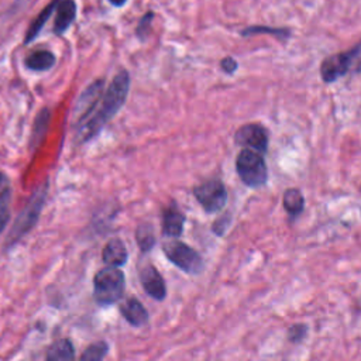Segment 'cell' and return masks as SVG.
I'll return each mask as SVG.
<instances>
[{"label":"cell","instance_id":"obj_1","mask_svg":"<svg viewBox=\"0 0 361 361\" xmlns=\"http://www.w3.org/2000/svg\"><path fill=\"white\" fill-rule=\"evenodd\" d=\"M128 92L130 75L126 69H121L104 89L93 111L85 120L75 124V141L83 144L93 140L124 106Z\"/></svg>","mask_w":361,"mask_h":361},{"label":"cell","instance_id":"obj_2","mask_svg":"<svg viewBox=\"0 0 361 361\" xmlns=\"http://www.w3.org/2000/svg\"><path fill=\"white\" fill-rule=\"evenodd\" d=\"M48 188H49V180L45 179L32 190L25 206L23 207V210L18 213L14 223L11 224V228L6 237V248L14 247L37 224L39 214L42 212V207L47 202Z\"/></svg>","mask_w":361,"mask_h":361},{"label":"cell","instance_id":"obj_3","mask_svg":"<svg viewBox=\"0 0 361 361\" xmlns=\"http://www.w3.org/2000/svg\"><path fill=\"white\" fill-rule=\"evenodd\" d=\"M348 73H361V39L347 51L329 55L320 63L324 83H333Z\"/></svg>","mask_w":361,"mask_h":361},{"label":"cell","instance_id":"obj_4","mask_svg":"<svg viewBox=\"0 0 361 361\" xmlns=\"http://www.w3.org/2000/svg\"><path fill=\"white\" fill-rule=\"evenodd\" d=\"M126 288L124 272L118 267H109L99 269L93 276V298L102 306L117 303Z\"/></svg>","mask_w":361,"mask_h":361},{"label":"cell","instance_id":"obj_5","mask_svg":"<svg viewBox=\"0 0 361 361\" xmlns=\"http://www.w3.org/2000/svg\"><path fill=\"white\" fill-rule=\"evenodd\" d=\"M235 172L238 179L250 189H259L268 182V166L262 154L241 148L235 157Z\"/></svg>","mask_w":361,"mask_h":361},{"label":"cell","instance_id":"obj_6","mask_svg":"<svg viewBox=\"0 0 361 361\" xmlns=\"http://www.w3.org/2000/svg\"><path fill=\"white\" fill-rule=\"evenodd\" d=\"M162 252L172 265L190 276H197L204 269V259L200 252L178 238L165 240Z\"/></svg>","mask_w":361,"mask_h":361},{"label":"cell","instance_id":"obj_7","mask_svg":"<svg viewBox=\"0 0 361 361\" xmlns=\"http://www.w3.org/2000/svg\"><path fill=\"white\" fill-rule=\"evenodd\" d=\"M192 195L195 200L200 204L203 212L207 214L223 212L228 200L227 188L224 182L217 176L207 178L196 183L192 188Z\"/></svg>","mask_w":361,"mask_h":361},{"label":"cell","instance_id":"obj_8","mask_svg":"<svg viewBox=\"0 0 361 361\" xmlns=\"http://www.w3.org/2000/svg\"><path fill=\"white\" fill-rule=\"evenodd\" d=\"M234 142L241 148H248L259 154H267L269 134L267 127L259 123H247L240 126L234 133Z\"/></svg>","mask_w":361,"mask_h":361},{"label":"cell","instance_id":"obj_9","mask_svg":"<svg viewBox=\"0 0 361 361\" xmlns=\"http://www.w3.org/2000/svg\"><path fill=\"white\" fill-rule=\"evenodd\" d=\"M186 214L179 207L176 200L171 199L161 209V233L166 238H179L183 234Z\"/></svg>","mask_w":361,"mask_h":361},{"label":"cell","instance_id":"obj_10","mask_svg":"<svg viewBox=\"0 0 361 361\" xmlns=\"http://www.w3.org/2000/svg\"><path fill=\"white\" fill-rule=\"evenodd\" d=\"M138 278L144 292L157 302H162L166 298V283L161 272L151 262L144 264L138 271Z\"/></svg>","mask_w":361,"mask_h":361},{"label":"cell","instance_id":"obj_11","mask_svg":"<svg viewBox=\"0 0 361 361\" xmlns=\"http://www.w3.org/2000/svg\"><path fill=\"white\" fill-rule=\"evenodd\" d=\"M104 89H106L104 82L102 79H97V80L92 82L89 86H86V89L79 96L76 107H75V116H76L75 124L85 120L93 111V109L99 103Z\"/></svg>","mask_w":361,"mask_h":361},{"label":"cell","instance_id":"obj_12","mask_svg":"<svg viewBox=\"0 0 361 361\" xmlns=\"http://www.w3.org/2000/svg\"><path fill=\"white\" fill-rule=\"evenodd\" d=\"M120 314L133 327H142L149 320V313L145 306L135 298L130 296L120 305Z\"/></svg>","mask_w":361,"mask_h":361},{"label":"cell","instance_id":"obj_13","mask_svg":"<svg viewBox=\"0 0 361 361\" xmlns=\"http://www.w3.org/2000/svg\"><path fill=\"white\" fill-rule=\"evenodd\" d=\"M102 259L109 267H123L128 259V251L124 241L118 237L109 240L102 250Z\"/></svg>","mask_w":361,"mask_h":361},{"label":"cell","instance_id":"obj_14","mask_svg":"<svg viewBox=\"0 0 361 361\" xmlns=\"http://www.w3.org/2000/svg\"><path fill=\"white\" fill-rule=\"evenodd\" d=\"M305 196L299 188L293 186L285 189L282 195V207L290 223L302 216V213L305 212Z\"/></svg>","mask_w":361,"mask_h":361},{"label":"cell","instance_id":"obj_15","mask_svg":"<svg viewBox=\"0 0 361 361\" xmlns=\"http://www.w3.org/2000/svg\"><path fill=\"white\" fill-rule=\"evenodd\" d=\"M54 32L62 35L76 18V3L73 0H61L56 7Z\"/></svg>","mask_w":361,"mask_h":361},{"label":"cell","instance_id":"obj_16","mask_svg":"<svg viewBox=\"0 0 361 361\" xmlns=\"http://www.w3.org/2000/svg\"><path fill=\"white\" fill-rule=\"evenodd\" d=\"M55 62H56V56L54 55V52H51L48 49L32 51L24 59L25 68L30 71H34V72L49 71L55 65Z\"/></svg>","mask_w":361,"mask_h":361},{"label":"cell","instance_id":"obj_17","mask_svg":"<svg viewBox=\"0 0 361 361\" xmlns=\"http://www.w3.org/2000/svg\"><path fill=\"white\" fill-rule=\"evenodd\" d=\"M45 361H75V347L69 338H59L47 348Z\"/></svg>","mask_w":361,"mask_h":361},{"label":"cell","instance_id":"obj_18","mask_svg":"<svg viewBox=\"0 0 361 361\" xmlns=\"http://www.w3.org/2000/svg\"><path fill=\"white\" fill-rule=\"evenodd\" d=\"M137 245L142 254H148L157 244V235L155 228L149 221H141L135 227L134 233Z\"/></svg>","mask_w":361,"mask_h":361},{"label":"cell","instance_id":"obj_19","mask_svg":"<svg viewBox=\"0 0 361 361\" xmlns=\"http://www.w3.org/2000/svg\"><path fill=\"white\" fill-rule=\"evenodd\" d=\"M49 120H51V113H49V109L44 107L38 111V114L35 116L34 118V126H32V133H31V140H30V147L31 149H37L45 134H47V130H48V126H49Z\"/></svg>","mask_w":361,"mask_h":361},{"label":"cell","instance_id":"obj_20","mask_svg":"<svg viewBox=\"0 0 361 361\" xmlns=\"http://www.w3.org/2000/svg\"><path fill=\"white\" fill-rule=\"evenodd\" d=\"M59 1H61V0H52V1L38 14V17L30 24V27H28V30H27V34H25V38H24V42H25V44H30L31 41H34V39L38 37L39 31L42 30V27L45 25V23H47L48 18L51 17V14L56 10Z\"/></svg>","mask_w":361,"mask_h":361},{"label":"cell","instance_id":"obj_21","mask_svg":"<svg viewBox=\"0 0 361 361\" xmlns=\"http://www.w3.org/2000/svg\"><path fill=\"white\" fill-rule=\"evenodd\" d=\"M243 37H251V35H272L278 38L279 41H286L290 37V31L283 27H265V25H250L240 32Z\"/></svg>","mask_w":361,"mask_h":361},{"label":"cell","instance_id":"obj_22","mask_svg":"<svg viewBox=\"0 0 361 361\" xmlns=\"http://www.w3.org/2000/svg\"><path fill=\"white\" fill-rule=\"evenodd\" d=\"M109 353V344L103 340L96 341L85 348L79 361H104V357Z\"/></svg>","mask_w":361,"mask_h":361},{"label":"cell","instance_id":"obj_23","mask_svg":"<svg viewBox=\"0 0 361 361\" xmlns=\"http://www.w3.org/2000/svg\"><path fill=\"white\" fill-rule=\"evenodd\" d=\"M233 223V214L230 210H223L220 212V216L216 217L212 223V233L216 237H224L226 233L228 231V228L231 227Z\"/></svg>","mask_w":361,"mask_h":361},{"label":"cell","instance_id":"obj_24","mask_svg":"<svg viewBox=\"0 0 361 361\" xmlns=\"http://www.w3.org/2000/svg\"><path fill=\"white\" fill-rule=\"evenodd\" d=\"M309 334V326L306 323H293L288 327L286 338L290 344H300Z\"/></svg>","mask_w":361,"mask_h":361},{"label":"cell","instance_id":"obj_25","mask_svg":"<svg viewBox=\"0 0 361 361\" xmlns=\"http://www.w3.org/2000/svg\"><path fill=\"white\" fill-rule=\"evenodd\" d=\"M10 202H11V189L0 193V233L6 228L10 220Z\"/></svg>","mask_w":361,"mask_h":361},{"label":"cell","instance_id":"obj_26","mask_svg":"<svg viewBox=\"0 0 361 361\" xmlns=\"http://www.w3.org/2000/svg\"><path fill=\"white\" fill-rule=\"evenodd\" d=\"M154 11H147L141 20L138 21L137 27H135V35L144 41L148 35H149V31H151V25H152V20H154Z\"/></svg>","mask_w":361,"mask_h":361},{"label":"cell","instance_id":"obj_27","mask_svg":"<svg viewBox=\"0 0 361 361\" xmlns=\"http://www.w3.org/2000/svg\"><path fill=\"white\" fill-rule=\"evenodd\" d=\"M220 68H221V71H223L224 73L233 75V73L237 71L238 63H237V61H235L233 56H226V58H223V59L220 61Z\"/></svg>","mask_w":361,"mask_h":361},{"label":"cell","instance_id":"obj_28","mask_svg":"<svg viewBox=\"0 0 361 361\" xmlns=\"http://www.w3.org/2000/svg\"><path fill=\"white\" fill-rule=\"evenodd\" d=\"M7 189H11V188H10V179L7 178L6 173L0 172V193H3V192L7 190Z\"/></svg>","mask_w":361,"mask_h":361},{"label":"cell","instance_id":"obj_29","mask_svg":"<svg viewBox=\"0 0 361 361\" xmlns=\"http://www.w3.org/2000/svg\"><path fill=\"white\" fill-rule=\"evenodd\" d=\"M110 1V4H113L114 7H123L126 3H127V0H109Z\"/></svg>","mask_w":361,"mask_h":361}]
</instances>
